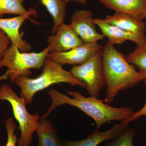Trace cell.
I'll list each match as a JSON object with an SVG mask.
<instances>
[{
  "label": "cell",
  "mask_w": 146,
  "mask_h": 146,
  "mask_svg": "<svg viewBox=\"0 0 146 146\" xmlns=\"http://www.w3.org/2000/svg\"><path fill=\"white\" fill-rule=\"evenodd\" d=\"M67 93L72 98L54 89L48 91L52 99V104L40 120L46 119L58 106L68 104L78 108L92 118L96 125V129H99L106 123L114 121H123L133 112L130 107H112L102 100L91 96H84L77 91H68Z\"/></svg>",
  "instance_id": "6da1fadb"
},
{
  "label": "cell",
  "mask_w": 146,
  "mask_h": 146,
  "mask_svg": "<svg viewBox=\"0 0 146 146\" xmlns=\"http://www.w3.org/2000/svg\"><path fill=\"white\" fill-rule=\"evenodd\" d=\"M102 58L106 85L105 103L111 104L120 92L146 80V77L136 70L125 56L108 42L102 49Z\"/></svg>",
  "instance_id": "7a4b0ae2"
},
{
  "label": "cell",
  "mask_w": 146,
  "mask_h": 146,
  "mask_svg": "<svg viewBox=\"0 0 146 146\" xmlns=\"http://www.w3.org/2000/svg\"><path fill=\"white\" fill-rule=\"evenodd\" d=\"M20 88L21 97L30 104L35 94L53 84H69L71 86H79L86 89L85 84L76 78L70 72L63 69V66L47 57L41 74L35 78L20 76L14 82Z\"/></svg>",
  "instance_id": "3957f363"
},
{
  "label": "cell",
  "mask_w": 146,
  "mask_h": 146,
  "mask_svg": "<svg viewBox=\"0 0 146 146\" xmlns=\"http://www.w3.org/2000/svg\"><path fill=\"white\" fill-rule=\"evenodd\" d=\"M50 52L49 46L39 52H23L11 44L0 60V69L7 68L10 81L14 83L19 77L29 76L31 69H41Z\"/></svg>",
  "instance_id": "277c9868"
},
{
  "label": "cell",
  "mask_w": 146,
  "mask_h": 146,
  "mask_svg": "<svg viewBox=\"0 0 146 146\" xmlns=\"http://www.w3.org/2000/svg\"><path fill=\"white\" fill-rule=\"evenodd\" d=\"M7 101L13 110L14 117L19 124L21 137L18 140V146H29L32 141L40 117L38 114L31 115L27 110L25 100L18 96L16 92L6 84L0 87V101Z\"/></svg>",
  "instance_id": "5b68a950"
},
{
  "label": "cell",
  "mask_w": 146,
  "mask_h": 146,
  "mask_svg": "<svg viewBox=\"0 0 146 146\" xmlns=\"http://www.w3.org/2000/svg\"><path fill=\"white\" fill-rule=\"evenodd\" d=\"M70 72L86 86L91 96L98 98L99 92L106 85L103 69L102 49L85 63L74 65Z\"/></svg>",
  "instance_id": "8992f818"
},
{
  "label": "cell",
  "mask_w": 146,
  "mask_h": 146,
  "mask_svg": "<svg viewBox=\"0 0 146 146\" xmlns=\"http://www.w3.org/2000/svg\"><path fill=\"white\" fill-rule=\"evenodd\" d=\"M101 45L97 42L83 43L65 52L49 53L47 57L60 65H80L86 62L100 50Z\"/></svg>",
  "instance_id": "52a82bcc"
},
{
  "label": "cell",
  "mask_w": 146,
  "mask_h": 146,
  "mask_svg": "<svg viewBox=\"0 0 146 146\" xmlns=\"http://www.w3.org/2000/svg\"><path fill=\"white\" fill-rule=\"evenodd\" d=\"M70 25L84 43L97 42L104 37L97 31L91 11L76 10L71 18Z\"/></svg>",
  "instance_id": "ba28073f"
},
{
  "label": "cell",
  "mask_w": 146,
  "mask_h": 146,
  "mask_svg": "<svg viewBox=\"0 0 146 146\" xmlns=\"http://www.w3.org/2000/svg\"><path fill=\"white\" fill-rule=\"evenodd\" d=\"M37 15L36 10L31 7L26 14L9 18H0V29L10 39L11 44L16 45L23 52L31 50L30 44L24 40L20 33V29L25 21L30 19V17Z\"/></svg>",
  "instance_id": "9c48e42d"
},
{
  "label": "cell",
  "mask_w": 146,
  "mask_h": 146,
  "mask_svg": "<svg viewBox=\"0 0 146 146\" xmlns=\"http://www.w3.org/2000/svg\"><path fill=\"white\" fill-rule=\"evenodd\" d=\"M54 35L48 36L50 52H65L83 44L70 25L63 23Z\"/></svg>",
  "instance_id": "30bf717a"
},
{
  "label": "cell",
  "mask_w": 146,
  "mask_h": 146,
  "mask_svg": "<svg viewBox=\"0 0 146 146\" xmlns=\"http://www.w3.org/2000/svg\"><path fill=\"white\" fill-rule=\"evenodd\" d=\"M94 22L101 31L104 37L108 38V42L111 44H121L126 41H130L136 45L142 44L146 37L127 31L119 27L109 23L105 19L95 18Z\"/></svg>",
  "instance_id": "8fae6325"
},
{
  "label": "cell",
  "mask_w": 146,
  "mask_h": 146,
  "mask_svg": "<svg viewBox=\"0 0 146 146\" xmlns=\"http://www.w3.org/2000/svg\"><path fill=\"white\" fill-rule=\"evenodd\" d=\"M129 123L122 121L114 125L111 128L104 132L96 129L92 134L81 141H61L63 146H98L103 142L115 140L121 136L128 127Z\"/></svg>",
  "instance_id": "7c38bea8"
},
{
  "label": "cell",
  "mask_w": 146,
  "mask_h": 146,
  "mask_svg": "<svg viewBox=\"0 0 146 146\" xmlns=\"http://www.w3.org/2000/svg\"><path fill=\"white\" fill-rule=\"evenodd\" d=\"M115 12L128 14L140 19H146V0H98Z\"/></svg>",
  "instance_id": "4fadbf2b"
},
{
  "label": "cell",
  "mask_w": 146,
  "mask_h": 146,
  "mask_svg": "<svg viewBox=\"0 0 146 146\" xmlns=\"http://www.w3.org/2000/svg\"><path fill=\"white\" fill-rule=\"evenodd\" d=\"M104 19L110 24L134 34L141 36L146 35V23L144 20L128 14L115 12L113 15H107Z\"/></svg>",
  "instance_id": "5bb4252c"
},
{
  "label": "cell",
  "mask_w": 146,
  "mask_h": 146,
  "mask_svg": "<svg viewBox=\"0 0 146 146\" xmlns=\"http://www.w3.org/2000/svg\"><path fill=\"white\" fill-rule=\"evenodd\" d=\"M35 131L38 136V146H63L57 129L49 120H40Z\"/></svg>",
  "instance_id": "9a60e30c"
},
{
  "label": "cell",
  "mask_w": 146,
  "mask_h": 146,
  "mask_svg": "<svg viewBox=\"0 0 146 146\" xmlns=\"http://www.w3.org/2000/svg\"><path fill=\"white\" fill-rule=\"evenodd\" d=\"M46 9L54 22L52 33L54 34L64 23L66 16V5L64 0H39Z\"/></svg>",
  "instance_id": "2e32d148"
},
{
  "label": "cell",
  "mask_w": 146,
  "mask_h": 146,
  "mask_svg": "<svg viewBox=\"0 0 146 146\" xmlns=\"http://www.w3.org/2000/svg\"><path fill=\"white\" fill-rule=\"evenodd\" d=\"M125 56L128 62L136 66L146 78V37L142 44L137 45L133 51Z\"/></svg>",
  "instance_id": "e0dca14e"
},
{
  "label": "cell",
  "mask_w": 146,
  "mask_h": 146,
  "mask_svg": "<svg viewBox=\"0 0 146 146\" xmlns=\"http://www.w3.org/2000/svg\"><path fill=\"white\" fill-rule=\"evenodd\" d=\"M26 0H0V18L5 14L23 15L27 12L24 7Z\"/></svg>",
  "instance_id": "ac0fdd59"
},
{
  "label": "cell",
  "mask_w": 146,
  "mask_h": 146,
  "mask_svg": "<svg viewBox=\"0 0 146 146\" xmlns=\"http://www.w3.org/2000/svg\"><path fill=\"white\" fill-rule=\"evenodd\" d=\"M136 134L133 129L128 127L114 141H107L105 146H133V140Z\"/></svg>",
  "instance_id": "d6986e66"
},
{
  "label": "cell",
  "mask_w": 146,
  "mask_h": 146,
  "mask_svg": "<svg viewBox=\"0 0 146 146\" xmlns=\"http://www.w3.org/2000/svg\"><path fill=\"white\" fill-rule=\"evenodd\" d=\"M5 124L7 136V142L5 146H16L18 141L17 136L15 134L16 124L12 118L8 117L5 121Z\"/></svg>",
  "instance_id": "ffe728a7"
},
{
  "label": "cell",
  "mask_w": 146,
  "mask_h": 146,
  "mask_svg": "<svg viewBox=\"0 0 146 146\" xmlns=\"http://www.w3.org/2000/svg\"><path fill=\"white\" fill-rule=\"evenodd\" d=\"M8 36L0 29V60L2 58L6 50L11 44Z\"/></svg>",
  "instance_id": "44dd1931"
},
{
  "label": "cell",
  "mask_w": 146,
  "mask_h": 146,
  "mask_svg": "<svg viewBox=\"0 0 146 146\" xmlns=\"http://www.w3.org/2000/svg\"><path fill=\"white\" fill-rule=\"evenodd\" d=\"M144 81H145V84L146 86V80ZM144 116H146V102L144 106L141 110H138L137 112H133V114L131 115L130 117L123 121L129 123L133 121H136L139 118Z\"/></svg>",
  "instance_id": "7402d4cb"
},
{
  "label": "cell",
  "mask_w": 146,
  "mask_h": 146,
  "mask_svg": "<svg viewBox=\"0 0 146 146\" xmlns=\"http://www.w3.org/2000/svg\"><path fill=\"white\" fill-rule=\"evenodd\" d=\"M64 1L67 4L71 2H75L82 5H85L86 3V0H64Z\"/></svg>",
  "instance_id": "603a6c76"
},
{
  "label": "cell",
  "mask_w": 146,
  "mask_h": 146,
  "mask_svg": "<svg viewBox=\"0 0 146 146\" xmlns=\"http://www.w3.org/2000/svg\"><path fill=\"white\" fill-rule=\"evenodd\" d=\"M9 78V72L7 70L3 75L0 76V82L3 80H6Z\"/></svg>",
  "instance_id": "cb8c5ba5"
},
{
  "label": "cell",
  "mask_w": 146,
  "mask_h": 146,
  "mask_svg": "<svg viewBox=\"0 0 146 146\" xmlns=\"http://www.w3.org/2000/svg\"><path fill=\"white\" fill-rule=\"evenodd\" d=\"M104 146H105L104 145Z\"/></svg>",
  "instance_id": "d4e9b609"
}]
</instances>
